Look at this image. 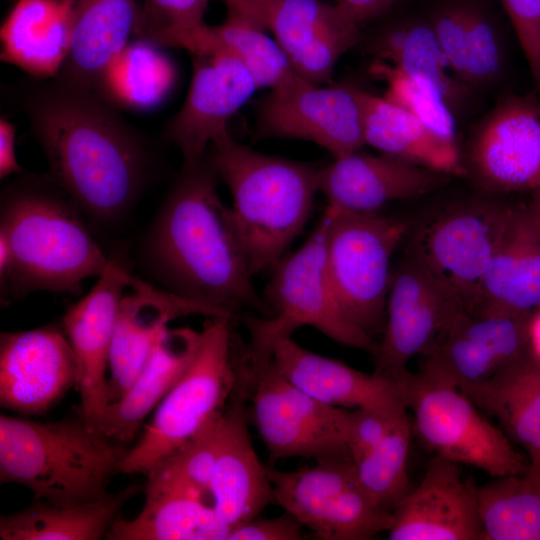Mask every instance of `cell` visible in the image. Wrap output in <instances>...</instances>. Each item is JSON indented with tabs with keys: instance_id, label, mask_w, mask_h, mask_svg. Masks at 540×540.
Listing matches in <instances>:
<instances>
[{
	"instance_id": "cell-1",
	"label": "cell",
	"mask_w": 540,
	"mask_h": 540,
	"mask_svg": "<svg viewBox=\"0 0 540 540\" xmlns=\"http://www.w3.org/2000/svg\"><path fill=\"white\" fill-rule=\"evenodd\" d=\"M21 107L51 179L99 223L122 219L147 185V143L96 91L57 78L28 81Z\"/></svg>"
},
{
	"instance_id": "cell-2",
	"label": "cell",
	"mask_w": 540,
	"mask_h": 540,
	"mask_svg": "<svg viewBox=\"0 0 540 540\" xmlns=\"http://www.w3.org/2000/svg\"><path fill=\"white\" fill-rule=\"evenodd\" d=\"M218 181L207 153L183 162L148 233V264L163 288L221 317L268 316Z\"/></svg>"
},
{
	"instance_id": "cell-3",
	"label": "cell",
	"mask_w": 540,
	"mask_h": 540,
	"mask_svg": "<svg viewBox=\"0 0 540 540\" xmlns=\"http://www.w3.org/2000/svg\"><path fill=\"white\" fill-rule=\"evenodd\" d=\"M0 212V234L13 260L1 288L4 299L38 290L75 292L112 261L92 237L79 207L48 174L21 173L3 189Z\"/></svg>"
},
{
	"instance_id": "cell-4",
	"label": "cell",
	"mask_w": 540,
	"mask_h": 540,
	"mask_svg": "<svg viewBox=\"0 0 540 540\" xmlns=\"http://www.w3.org/2000/svg\"><path fill=\"white\" fill-rule=\"evenodd\" d=\"M207 156L231 194L251 274L272 270L311 215L319 166L259 153L229 132L210 144Z\"/></svg>"
},
{
	"instance_id": "cell-5",
	"label": "cell",
	"mask_w": 540,
	"mask_h": 540,
	"mask_svg": "<svg viewBox=\"0 0 540 540\" xmlns=\"http://www.w3.org/2000/svg\"><path fill=\"white\" fill-rule=\"evenodd\" d=\"M128 451L80 415L54 422L0 417V482L25 486L37 501L69 505L108 496Z\"/></svg>"
},
{
	"instance_id": "cell-6",
	"label": "cell",
	"mask_w": 540,
	"mask_h": 540,
	"mask_svg": "<svg viewBox=\"0 0 540 540\" xmlns=\"http://www.w3.org/2000/svg\"><path fill=\"white\" fill-rule=\"evenodd\" d=\"M331 210L327 206L317 226L295 252L272 269L263 299L270 314L243 316L255 357H271L274 345L303 326H311L340 345L375 353L378 342L354 326L335 298L326 268V241Z\"/></svg>"
},
{
	"instance_id": "cell-7",
	"label": "cell",
	"mask_w": 540,
	"mask_h": 540,
	"mask_svg": "<svg viewBox=\"0 0 540 540\" xmlns=\"http://www.w3.org/2000/svg\"><path fill=\"white\" fill-rule=\"evenodd\" d=\"M233 321L210 317L204 324L189 368L155 408L140 439L129 448L121 473H146L222 412L236 380Z\"/></svg>"
},
{
	"instance_id": "cell-8",
	"label": "cell",
	"mask_w": 540,
	"mask_h": 540,
	"mask_svg": "<svg viewBox=\"0 0 540 540\" xmlns=\"http://www.w3.org/2000/svg\"><path fill=\"white\" fill-rule=\"evenodd\" d=\"M327 206L331 210L326 241L330 284L345 317L374 339L384 329L391 258L407 225L378 212Z\"/></svg>"
},
{
	"instance_id": "cell-9",
	"label": "cell",
	"mask_w": 540,
	"mask_h": 540,
	"mask_svg": "<svg viewBox=\"0 0 540 540\" xmlns=\"http://www.w3.org/2000/svg\"><path fill=\"white\" fill-rule=\"evenodd\" d=\"M390 378L413 412L420 439L436 456L492 477L526 472L529 460L458 388L407 368Z\"/></svg>"
},
{
	"instance_id": "cell-10",
	"label": "cell",
	"mask_w": 540,
	"mask_h": 540,
	"mask_svg": "<svg viewBox=\"0 0 540 540\" xmlns=\"http://www.w3.org/2000/svg\"><path fill=\"white\" fill-rule=\"evenodd\" d=\"M249 372L252 416L270 459H351L347 431L351 411L331 406L287 381L271 357H255L242 344Z\"/></svg>"
},
{
	"instance_id": "cell-11",
	"label": "cell",
	"mask_w": 540,
	"mask_h": 540,
	"mask_svg": "<svg viewBox=\"0 0 540 540\" xmlns=\"http://www.w3.org/2000/svg\"><path fill=\"white\" fill-rule=\"evenodd\" d=\"M510 208L487 200L464 203L433 219L410 248L469 314L474 312Z\"/></svg>"
},
{
	"instance_id": "cell-12",
	"label": "cell",
	"mask_w": 540,
	"mask_h": 540,
	"mask_svg": "<svg viewBox=\"0 0 540 540\" xmlns=\"http://www.w3.org/2000/svg\"><path fill=\"white\" fill-rule=\"evenodd\" d=\"M255 116L257 140H306L334 158L366 145L360 89L351 85L323 86L296 74L257 102Z\"/></svg>"
},
{
	"instance_id": "cell-13",
	"label": "cell",
	"mask_w": 540,
	"mask_h": 540,
	"mask_svg": "<svg viewBox=\"0 0 540 540\" xmlns=\"http://www.w3.org/2000/svg\"><path fill=\"white\" fill-rule=\"evenodd\" d=\"M223 1L268 30L293 70L315 84L327 83L340 57L360 39V24L336 2Z\"/></svg>"
},
{
	"instance_id": "cell-14",
	"label": "cell",
	"mask_w": 540,
	"mask_h": 540,
	"mask_svg": "<svg viewBox=\"0 0 540 540\" xmlns=\"http://www.w3.org/2000/svg\"><path fill=\"white\" fill-rule=\"evenodd\" d=\"M464 313L468 312L462 304L410 249L392 272L383 336L373 354L374 372L390 377L406 369Z\"/></svg>"
},
{
	"instance_id": "cell-15",
	"label": "cell",
	"mask_w": 540,
	"mask_h": 540,
	"mask_svg": "<svg viewBox=\"0 0 540 540\" xmlns=\"http://www.w3.org/2000/svg\"><path fill=\"white\" fill-rule=\"evenodd\" d=\"M467 170L487 192L540 186V101L508 96L481 121L467 149Z\"/></svg>"
},
{
	"instance_id": "cell-16",
	"label": "cell",
	"mask_w": 540,
	"mask_h": 540,
	"mask_svg": "<svg viewBox=\"0 0 540 540\" xmlns=\"http://www.w3.org/2000/svg\"><path fill=\"white\" fill-rule=\"evenodd\" d=\"M235 367V384L217 421L210 485L215 512L230 531L275 503L267 468L260 462L248 430L246 402L250 398L251 381L240 356L235 357Z\"/></svg>"
},
{
	"instance_id": "cell-17",
	"label": "cell",
	"mask_w": 540,
	"mask_h": 540,
	"mask_svg": "<svg viewBox=\"0 0 540 540\" xmlns=\"http://www.w3.org/2000/svg\"><path fill=\"white\" fill-rule=\"evenodd\" d=\"M134 279L112 259L93 288L62 317L76 363L79 413L91 429L99 432L110 404L107 374L118 307Z\"/></svg>"
},
{
	"instance_id": "cell-18",
	"label": "cell",
	"mask_w": 540,
	"mask_h": 540,
	"mask_svg": "<svg viewBox=\"0 0 540 540\" xmlns=\"http://www.w3.org/2000/svg\"><path fill=\"white\" fill-rule=\"evenodd\" d=\"M531 313H464L421 355L419 372L458 389L488 379L528 351Z\"/></svg>"
},
{
	"instance_id": "cell-19",
	"label": "cell",
	"mask_w": 540,
	"mask_h": 540,
	"mask_svg": "<svg viewBox=\"0 0 540 540\" xmlns=\"http://www.w3.org/2000/svg\"><path fill=\"white\" fill-rule=\"evenodd\" d=\"M74 354L63 330L47 325L0 337V404L41 414L76 386Z\"/></svg>"
},
{
	"instance_id": "cell-20",
	"label": "cell",
	"mask_w": 540,
	"mask_h": 540,
	"mask_svg": "<svg viewBox=\"0 0 540 540\" xmlns=\"http://www.w3.org/2000/svg\"><path fill=\"white\" fill-rule=\"evenodd\" d=\"M193 73L185 101L165 128L183 162L203 158L210 144L229 132L231 118L258 85L243 62L225 54L192 55Z\"/></svg>"
},
{
	"instance_id": "cell-21",
	"label": "cell",
	"mask_w": 540,
	"mask_h": 540,
	"mask_svg": "<svg viewBox=\"0 0 540 540\" xmlns=\"http://www.w3.org/2000/svg\"><path fill=\"white\" fill-rule=\"evenodd\" d=\"M477 489L463 477L460 464L435 455L393 510L388 539L481 540Z\"/></svg>"
},
{
	"instance_id": "cell-22",
	"label": "cell",
	"mask_w": 540,
	"mask_h": 540,
	"mask_svg": "<svg viewBox=\"0 0 540 540\" xmlns=\"http://www.w3.org/2000/svg\"><path fill=\"white\" fill-rule=\"evenodd\" d=\"M449 175L397 157L358 151L319 166V191L328 205L342 210L372 213L385 204L427 194Z\"/></svg>"
},
{
	"instance_id": "cell-23",
	"label": "cell",
	"mask_w": 540,
	"mask_h": 540,
	"mask_svg": "<svg viewBox=\"0 0 540 540\" xmlns=\"http://www.w3.org/2000/svg\"><path fill=\"white\" fill-rule=\"evenodd\" d=\"M122 296L110 352V403L130 388L171 321L191 314L221 317L212 309L135 278Z\"/></svg>"
},
{
	"instance_id": "cell-24",
	"label": "cell",
	"mask_w": 540,
	"mask_h": 540,
	"mask_svg": "<svg viewBox=\"0 0 540 540\" xmlns=\"http://www.w3.org/2000/svg\"><path fill=\"white\" fill-rule=\"evenodd\" d=\"M272 360L280 374L308 395L340 408L407 409L397 382L357 370L339 360L316 354L291 337L273 347Z\"/></svg>"
},
{
	"instance_id": "cell-25",
	"label": "cell",
	"mask_w": 540,
	"mask_h": 540,
	"mask_svg": "<svg viewBox=\"0 0 540 540\" xmlns=\"http://www.w3.org/2000/svg\"><path fill=\"white\" fill-rule=\"evenodd\" d=\"M540 307V221L529 205L511 206L472 315L520 314Z\"/></svg>"
},
{
	"instance_id": "cell-26",
	"label": "cell",
	"mask_w": 540,
	"mask_h": 540,
	"mask_svg": "<svg viewBox=\"0 0 540 540\" xmlns=\"http://www.w3.org/2000/svg\"><path fill=\"white\" fill-rule=\"evenodd\" d=\"M145 501L133 519L121 516L105 539L109 540H216L227 539L230 529L208 505L200 490L155 470L145 473Z\"/></svg>"
},
{
	"instance_id": "cell-27",
	"label": "cell",
	"mask_w": 540,
	"mask_h": 540,
	"mask_svg": "<svg viewBox=\"0 0 540 540\" xmlns=\"http://www.w3.org/2000/svg\"><path fill=\"white\" fill-rule=\"evenodd\" d=\"M76 0H17L1 29V60L30 78L51 79L71 48Z\"/></svg>"
},
{
	"instance_id": "cell-28",
	"label": "cell",
	"mask_w": 540,
	"mask_h": 540,
	"mask_svg": "<svg viewBox=\"0 0 540 540\" xmlns=\"http://www.w3.org/2000/svg\"><path fill=\"white\" fill-rule=\"evenodd\" d=\"M159 47L183 48L191 55L225 54L245 64L258 88H276L297 73L277 42L256 21L238 9L227 7L220 25L198 26L159 33L149 40Z\"/></svg>"
},
{
	"instance_id": "cell-29",
	"label": "cell",
	"mask_w": 540,
	"mask_h": 540,
	"mask_svg": "<svg viewBox=\"0 0 540 540\" xmlns=\"http://www.w3.org/2000/svg\"><path fill=\"white\" fill-rule=\"evenodd\" d=\"M139 10L137 0H76L70 52L54 78L98 93L135 34Z\"/></svg>"
},
{
	"instance_id": "cell-30",
	"label": "cell",
	"mask_w": 540,
	"mask_h": 540,
	"mask_svg": "<svg viewBox=\"0 0 540 540\" xmlns=\"http://www.w3.org/2000/svg\"><path fill=\"white\" fill-rule=\"evenodd\" d=\"M201 332L168 329L125 394L109 404L102 433L128 443L140 426L189 368L200 344Z\"/></svg>"
},
{
	"instance_id": "cell-31",
	"label": "cell",
	"mask_w": 540,
	"mask_h": 540,
	"mask_svg": "<svg viewBox=\"0 0 540 540\" xmlns=\"http://www.w3.org/2000/svg\"><path fill=\"white\" fill-rule=\"evenodd\" d=\"M459 390L498 420L529 465L540 461V360L529 349L488 379Z\"/></svg>"
},
{
	"instance_id": "cell-32",
	"label": "cell",
	"mask_w": 540,
	"mask_h": 540,
	"mask_svg": "<svg viewBox=\"0 0 540 540\" xmlns=\"http://www.w3.org/2000/svg\"><path fill=\"white\" fill-rule=\"evenodd\" d=\"M454 76L468 89L494 83L503 69V51L491 20L477 5L452 1L427 19Z\"/></svg>"
},
{
	"instance_id": "cell-33",
	"label": "cell",
	"mask_w": 540,
	"mask_h": 540,
	"mask_svg": "<svg viewBox=\"0 0 540 540\" xmlns=\"http://www.w3.org/2000/svg\"><path fill=\"white\" fill-rule=\"evenodd\" d=\"M365 143L397 157L447 175L465 172L457 144L449 143L420 120L385 97L360 89Z\"/></svg>"
},
{
	"instance_id": "cell-34",
	"label": "cell",
	"mask_w": 540,
	"mask_h": 540,
	"mask_svg": "<svg viewBox=\"0 0 540 540\" xmlns=\"http://www.w3.org/2000/svg\"><path fill=\"white\" fill-rule=\"evenodd\" d=\"M132 484L95 501L59 505L33 500L0 517L2 540H99L106 538L124 505L138 492Z\"/></svg>"
},
{
	"instance_id": "cell-35",
	"label": "cell",
	"mask_w": 540,
	"mask_h": 540,
	"mask_svg": "<svg viewBox=\"0 0 540 540\" xmlns=\"http://www.w3.org/2000/svg\"><path fill=\"white\" fill-rule=\"evenodd\" d=\"M376 61L408 76L431 82L454 109L468 88L452 73L427 19L405 20L383 30L370 44Z\"/></svg>"
},
{
	"instance_id": "cell-36",
	"label": "cell",
	"mask_w": 540,
	"mask_h": 540,
	"mask_svg": "<svg viewBox=\"0 0 540 540\" xmlns=\"http://www.w3.org/2000/svg\"><path fill=\"white\" fill-rule=\"evenodd\" d=\"M477 489L481 540H540V480L525 472Z\"/></svg>"
},
{
	"instance_id": "cell-37",
	"label": "cell",
	"mask_w": 540,
	"mask_h": 540,
	"mask_svg": "<svg viewBox=\"0 0 540 540\" xmlns=\"http://www.w3.org/2000/svg\"><path fill=\"white\" fill-rule=\"evenodd\" d=\"M266 468L275 503L310 530L339 494L359 484L352 459L318 461L294 471Z\"/></svg>"
},
{
	"instance_id": "cell-38",
	"label": "cell",
	"mask_w": 540,
	"mask_h": 540,
	"mask_svg": "<svg viewBox=\"0 0 540 540\" xmlns=\"http://www.w3.org/2000/svg\"><path fill=\"white\" fill-rule=\"evenodd\" d=\"M158 47L143 39L130 41L108 68L98 94L117 107L157 105L174 79L172 64Z\"/></svg>"
},
{
	"instance_id": "cell-39",
	"label": "cell",
	"mask_w": 540,
	"mask_h": 540,
	"mask_svg": "<svg viewBox=\"0 0 540 540\" xmlns=\"http://www.w3.org/2000/svg\"><path fill=\"white\" fill-rule=\"evenodd\" d=\"M410 436L406 413L378 445L354 463L361 488L388 512H393L412 488L407 473Z\"/></svg>"
},
{
	"instance_id": "cell-40",
	"label": "cell",
	"mask_w": 540,
	"mask_h": 540,
	"mask_svg": "<svg viewBox=\"0 0 540 540\" xmlns=\"http://www.w3.org/2000/svg\"><path fill=\"white\" fill-rule=\"evenodd\" d=\"M371 70L387 81L386 99L407 110L441 139L457 144L453 109L436 86L379 61L373 63Z\"/></svg>"
},
{
	"instance_id": "cell-41",
	"label": "cell",
	"mask_w": 540,
	"mask_h": 540,
	"mask_svg": "<svg viewBox=\"0 0 540 540\" xmlns=\"http://www.w3.org/2000/svg\"><path fill=\"white\" fill-rule=\"evenodd\" d=\"M392 522V512L375 504L358 484L332 501L312 532L323 540H366L388 531Z\"/></svg>"
},
{
	"instance_id": "cell-42",
	"label": "cell",
	"mask_w": 540,
	"mask_h": 540,
	"mask_svg": "<svg viewBox=\"0 0 540 540\" xmlns=\"http://www.w3.org/2000/svg\"><path fill=\"white\" fill-rule=\"evenodd\" d=\"M220 415V414H219ZM219 415L198 434L148 470L158 471L210 494Z\"/></svg>"
},
{
	"instance_id": "cell-43",
	"label": "cell",
	"mask_w": 540,
	"mask_h": 540,
	"mask_svg": "<svg viewBox=\"0 0 540 540\" xmlns=\"http://www.w3.org/2000/svg\"><path fill=\"white\" fill-rule=\"evenodd\" d=\"M211 0H143L134 36L149 40L155 35L204 23Z\"/></svg>"
},
{
	"instance_id": "cell-44",
	"label": "cell",
	"mask_w": 540,
	"mask_h": 540,
	"mask_svg": "<svg viewBox=\"0 0 540 540\" xmlns=\"http://www.w3.org/2000/svg\"><path fill=\"white\" fill-rule=\"evenodd\" d=\"M404 410L358 408L350 413L347 445L351 459L357 463L378 445L406 414Z\"/></svg>"
},
{
	"instance_id": "cell-45",
	"label": "cell",
	"mask_w": 540,
	"mask_h": 540,
	"mask_svg": "<svg viewBox=\"0 0 540 540\" xmlns=\"http://www.w3.org/2000/svg\"><path fill=\"white\" fill-rule=\"evenodd\" d=\"M536 82L540 85V0H501Z\"/></svg>"
},
{
	"instance_id": "cell-46",
	"label": "cell",
	"mask_w": 540,
	"mask_h": 540,
	"mask_svg": "<svg viewBox=\"0 0 540 540\" xmlns=\"http://www.w3.org/2000/svg\"><path fill=\"white\" fill-rule=\"evenodd\" d=\"M303 524L291 513L285 511L274 518H254L233 528L228 540H300L303 538Z\"/></svg>"
},
{
	"instance_id": "cell-47",
	"label": "cell",
	"mask_w": 540,
	"mask_h": 540,
	"mask_svg": "<svg viewBox=\"0 0 540 540\" xmlns=\"http://www.w3.org/2000/svg\"><path fill=\"white\" fill-rule=\"evenodd\" d=\"M15 125L4 117L0 119V178L21 174L23 169L15 152Z\"/></svg>"
},
{
	"instance_id": "cell-48",
	"label": "cell",
	"mask_w": 540,
	"mask_h": 540,
	"mask_svg": "<svg viewBox=\"0 0 540 540\" xmlns=\"http://www.w3.org/2000/svg\"><path fill=\"white\" fill-rule=\"evenodd\" d=\"M396 0H336L357 23L381 14Z\"/></svg>"
},
{
	"instance_id": "cell-49",
	"label": "cell",
	"mask_w": 540,
	"mask_h": 540,
	"mask_svg": "<svg viewBox=\"0 0 540 540\" xmlns=\"http://www.w3.org/2000/svg\"><path fill=\"white\" fill-rule=\"evenodd\" d=\"M528 346L531 354L540 360V307L532 311L529 318Z\"/></svg>"
},
{
	"instance_id": "cell-50",
	"label": "cell",
	"mask_w": 540,
	"mask_h": 540,
	"mask_svg": "<svg viewBox=\"0 0 540 540\" xmlns=\"http://www.w3.org/2000/svg\"><path fill=\"white\" fill-rule=\"evenodd\" d=\"M531 193H532V200H531L530 206L540 221V186L534 189Z\"/></svg>"
},
{
	"instance_id": "cell-51",
	"label": "cell",
	"mask_w": 540,
	"mask_h": 540,
	"mask_svg": "<svg viewBox=\"0 0 540 540\" xmlns=\"http://www.w3.org/2000/svg\"><path fill=\"white\" fill-rule=\"evenodd\" d=\"M526 472L540 480V461L534 465H529Z\"/></svg>"
},
{
	"instance_id": "cell-52",
	"label": "cell",
	"mask_w": 540,
	"mask_h": 540,
	"mask_svg": "<svg viewBox=\"0 0 540 540\" xmlns=\"http://www.w3.org/2000/svg\"><path fill=\"white\" fill-rule=\"evenodd\" d=\"M538 89L540 90V85H539Z\"/></svg>"
}]
</instances>
